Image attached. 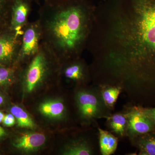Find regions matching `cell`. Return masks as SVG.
I'll return each instance as SVG.
<instances>
[{
	"label": "cell",
	"instance_id": "obj_3",
	"mask_svg": "<svg viewBox=\"0 0 155 155\" xmlns=\"http://www.w3.org/2000/svg\"><path fill=\"white\" fill-rule=\"evenodd\" d=\"M22 66V68L18 67L17 77L21 80L27 93H31L48 81L61 74V61L42 41L38 52Z\"/></svg>",
	"mask_w": 155,
	"mask_h": 155
},
{
	"label": "cell",
	"instance_id": "obj_14",
	"mask_svg": "<svg viewBox=\"0 0 155 155\" xmlns=\"http://www.w3.org/2000/svg\"><path fill=\"white\" fill-rule=\"evenodd\" d=\"M62 154L65 155H89L92 154L91 147L83 140L72 142L64 147Z\"/></svg>",
	"mask_w": 155,
	"mask_h": 155
},
{
	"label": "cell",
	"instance_id": "obj_8",
	"mask_svg": "<svg viewBox=\"0 0 155 155\" xmlns=\"http://www.w3.org/2000/svg\"><path fill=\"white\" fill-rule=\"evenodd\" d=\"M32 2L28 0H13L11 6L10 28L22 31L29 22L28 18L32 10Z\"/></svg>",
	"mask_w": 155,
	"mask_h": 155
},
{
	"label": "cell",
	"instance_id": "obj_10",
	"mask_svg": "<svg viewBox=\"0 0 155 155\" xmlns=\"http://www.w3.org/2000/svg\"><path fill=\"white\" fill-rule=\"evenodd\" d=\"M44 134L38 132L22 134L15 140L14 147L22 152L31 153L39 149L45 143Z\"/></svg>",
	"mask_w": 155,
	"mask_h": 155
},
{
	"label": "cell",
	"instance_id": "obj_4",
	"mask_svg": "<svg viewBox=\"0 0 155 155\" xmlns=\"http://www.w3.org/2000/svg\"><path fill=\"white\" fill-rule=\"evenodd\" d=\"M42 39L41 27L38 19L28 22L23 28L20 50L16 67L26 64L38 52Z\"/></svg>",
	"mask_w": 155,
	"mask_h": 155
},
{
	"label": "cell",
	"instance_id": "obj_25",
	"mask_svg": "<svg viewBox=\"0 0 155 155\" xmlns=\"http://www.w3.org/2000/svg\"><path fill=\"white\" fill-rule=\"evenodd\" d=\"M28 1H29V2H38L39 0H28Z\"/></svg>",
	"mask_w": 155,
	"mask_h": 155
},
{
	"label": "cell",
	"instance_id": "obj_5",
	"mask_svg": "<svg viewBox=\"0 0 155 155\" xmlns=\"http://www.w3.org/2000/svg\"><path fill=\"white\" fill-rule=\"evenodd\" d=\"M22 31L9 28L0 32V64L16 67L21 46Z\"/></svg>",
	"mask_w": 155,
	"mask_h": 155
},
{
	"label": "cell",
	"instance_id": "obj_2",
	"mask_svg": "<svg viewBox=\"0 0 155 155\" xmlns=\"http://www.w3.org/2000/svg\"><path fill=\"white\" fill-rule=\"evenodd\" d=\"M38 11L42 41L61 64L80 58L91 32L96 6L91 0H43Z\"/></svg>",
	"mask_w": 155,
	"mask_h": 155
},
{
	"label": "cell",
	"instance_id": "obj_23",
	"mask_svg": "<svg viewBox=\"0 0 155 155\" xmlns=\"http://www.w3.org/2000/svg\"><path fill=\"white\" fill-rule=\"evenodd\" d=\"M5 102V97L4 96L0 93V106L3 104Z\"/></svg>",
	"mask_w": 155,
	"mask_h": 155
},
{
	"label": "cell",
	"instance_id": "obj_20",
	"mask_svg": "<svg viewBox=\"0 0 155 155\" xmlns=\"http://www.w3.org/2000/svg\"><path fill=\"white\" fill-rule=\"evenodd\" d=\"M3 124L7 127H10L14 126L16 122V119L12 114H6L3 120Z\"/></svg>",
	"mask_w": 155,
	"mask_h": 155
},
{
	"label": "cell",
	"instance_id": "obj_7",
	"mask_svg": "<svg viewBox=\"0 0 155 155\" xmlns=\"http://www.w3.org/2000/svg\"><path fill=\"white\" fill-rule=\"evenodd\" d=\"M76 100L79 113L83 119L93 120L101 116L102 110L101 102L94 93L81 91L76 94Z\"/></svg>",
	"mask_w": 155,
	"mask_h": 155
},
{
	"label": "cell",
	"instance_id": "obj_24",
	"mask_svg": "<svg viewBox=\"0 0 155 155\" xmlns=\"http://www.w3.org/2000/svg\"><path fill=\"white\" fill-rule=\"evenodd\" d=\"M5 116V115H4L2 112L0 111V123L3 122V119H4Z\"/></svg>",
	"mask_w": 155,
	"mask_h": 155
},
{
	"label": "cell",
	"instance_id": "obj_15",
	"mask_svg": "<svg viewBox=\"0 0 155 155\" xmlns=\"http://www.w3.org/2000/svg\"><path fill=\"white\" fill-rule=\"evenodd\" d=\"M11 113L17 120V125L22 128L32 129L36 126L35 123L26 111L21 107L14 106L11 108Z\"/></svg>",
	"mask_w": 155,
	"mask_h": 155
},
{
	"label": "cell",
	"instance_id": "obj_9",
	"mask_svg": "<svg viewBox=\"0 0 155 155\" xmlns=\"http://www.w3.org/2000/svg\"><path fill=\"white\" fill-rule=\"evenodd\" d=\"M61 74L68 80L81 82L86 80L88 73L85 63L80 58L61 64Z\"/></svg>",
	"mask_w": 155,
	"mask_h": 155
},
{
	"label": "cell",
	"instance_id": "obj_6",
	"mask_svg": "<svg viewBox=\"0 0 155 155\" xmlns=\"http://www.w3.org/2000/svg\"><path fill=\"white\" fill-rule=\"evenodd\" d=\"M127 128L133 136H140L155 130L153 121L147 115L144 108L134 107L126 114Z\"/></svg>",
	"mask_w": 155,
	"mask_h": 155
},
{
	"label": "cell",
	"instance_id": "obj_1",
	"mask_svg": "<svg viewBox=\"0 0 155 155\" xmlns=\"http://www.w3.org/2000/svg\"><path fill=\"white\" fill-rule=\"evenodd\" d=\"M89 46L108 75L155 98V0H103Z\"/></svg>",
	"mask_w": 155,
	"mask_h": 155
},
{
	"label": "cell",
	"instance_id": "obj_21",
	"mask_svg": "<svg viewBox=\"0 0 155 155\" xmlns=\"http://www.w3.org/2000/svg\"><path fill=\"white\" fill-rule=\"evenodd\" d=\"M144 110L147 115L153 121L155 124V107L144 108Z\"/></svg>",
	"mask_w": 155,
	"mask_h": 155
},
{
	"label": "cell",
	"instance_id": "obj_19",
	"mask_svg": "<svg viewBox=\"0 0 155 155\" xmlns=\"http://www.w3.org/2000/svg\"><path fill=\"white\" fill-rule=\"evenodd\" d=\"M110 127L118 135L123 136L127 124L126 114H116L109 118Z\"/></svg>",
	"mask_w": 155,
	"mask_h": 155
},
{
	"label": "cell",
	"instance_id": "obj_16",
	"mask_svg": "<svg viewBox=\"0 0 155 155\" xmlns=\"http://www.w3.org/2000/svg\"><path fill=\"white\" fill-rule=\"evenodd\" d=\"M17 69L18 67H8L0 64V87H8L16 81Z\"/></svg>",
	"mask_w": 155,
	"mask_h": 155
},
{
	"label": "cell",
	"instance_id": "obj_11",
	"mask_svg": "<svg viewBox=\"0 0 155 155\" xmlns=\"http://www.w3.org/2000/svg\"><path fill=\"white\" fill-rule=\"evenodd\" d=\"M38 110L43 116L47 118L60 119L63 118L65 115L66 107L61 100H48L39 105Z\"/></svg>",
	"mask_w": 155,
	"mask_h": 155
},
{
	"label": "cell",
	"instance_id": "obj_22",
	"mask_svg": "<svg viewBox=\"0 0 155 155\" xmlns=\"http://www.w3.org/2000/svg\"><path fill=\"white\" fill-rule=\"evenodd\" d=\"M6 134V132L5 129L0 126V139L2 138Z\"/></svg>",
	"mask_w": 155,
	"mask_h": 155
},
{
	"label": "cell",
	"instance_id": "obj_17",
	"mask_svg": "<svg viewBox=\"0 0 155 155\" xmlns=\"http://www.w3.org/2000/svg\"><path fill=\"white\" fill-rule=\"evenodd\" d=\"M13 0H0V32L10 28Z\"/></svg>",
	"mask_w": 155,
	"mask_h": 155
},
{
	"label": "cell",
	"instance_id": "obj_12",
	"mask_svg": "<svg viewBox=\"0 0 155 155\" xmlns=\"http://www.w3.org/2000/svg\"><path fill=\"white\" fill-rule=\"evenodd\" d=\"M100 149L103 155L114 153L118 146V139L107 131L99 128Z\"/></svg>",
	"mask_w": 155,
	"mask_h": 155
},
{
	"label": "cell",
	"instance_id": "obj_13",
	"mask_svg": "<svg viewBox=\"0 0 155 155\" xmlns=\"http://www.w3.org/2000/svg\"><path fill=\"white\" fill-rule=\"evenodd\" d=\"M136 138L140 155H155V130Z\"/></svg>",
	"mask_w": 155,
	"mask_h": 155
},
{
	"label": "cell",
	"instance_id": "obj_18",
	"mask_svg": "<svg viewBox=\"0 0 155 155\" xmlns=\"http://www.w3.org/2000/svg\"><path fill=\"white\" fill-rule=\"evenodd\" d=\"M101 91V97L104 104L108 107H114L121 91L120 86L104 87Z\"/></svg>",
	"mask_w": 155,
	"mask_h": 155
}]
</instances>
